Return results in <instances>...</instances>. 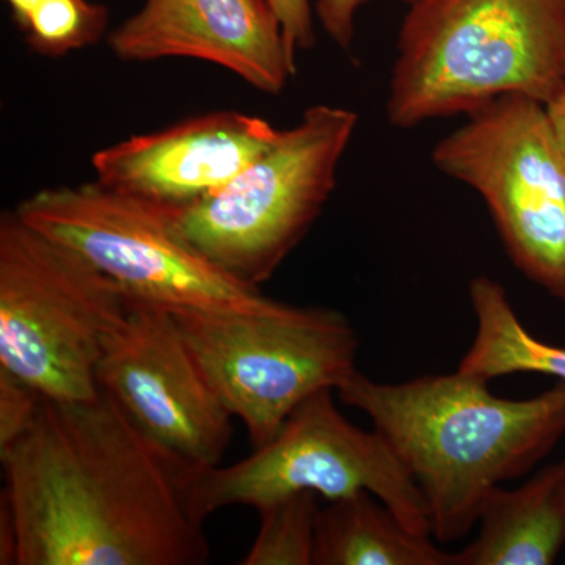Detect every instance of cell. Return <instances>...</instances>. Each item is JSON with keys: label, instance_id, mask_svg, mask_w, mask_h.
Wrapping results in <instances>:
<instances>
[{"label": "cell", "instance_id": "1", "mask_svg": "<svg viewBox=\"0 0 565 565\" xmlns=\"http://www.w3.org/2000/svg\"><path fill=\"white\" fill-rule=\"evenodd\" d=\"M102 392V390H99ZM17 565H202L211 548L182 470L104 392L43 397L0 448Z\"/></svg>", "mask_w": 565, "mask_h": 565}, {"label": "cell", "instance_id": "2", "mask_svg": "<svg viewBox=\"0 0 565 565\" xmlns=\"http://www.w3.org/2000/svg\"><path fill=\"white\" fill-rule=\"evenodd\" d=\"M489 384L460 370L401 384L356 371L338 388L407 468L441 544L470 534L490 494L533 470L565 437L564 382L527 399L497 396Z\"/></svg>", "mask_w": 565, "mask_h": 565}, {"label": "cell", "instance_id": "3", "mask_svg": "<svg viewBox=\"0 0 565 565\" xmlns=\"http://www.w3.org/2000/svg\"><path fill=\"white\" fill-rule=\"evenodd\" d=\"M565 82V0H414L397 36L394 128L468 115L505 95L548 104Z\"/></svg>", "mask_w": 565, "mask_h": 565}, {"label": "cell", "instance_id": "4", "mask_svg": "<svg viewBox=\"0 0 565 565\" xmlns=\"http://www.w3.org/2000/svg\"><path fill=\"white\" fill-rule=\"evenodd\" d=\"M129 310L125 289L79 252L2 212L0 367L50 399H95L104 348Z\"/></svg>", "mask_w": 565, "mask_h": 565}, {"label": "cell", "instance_id": "5", "mask_svg": "<svg viewBox=\"0 0 565 565\" xmlns=\"http://www.w3.org/2000/svg\"><path fill=\"white\" fill-rule=\"evenodd\" d=\"M356 122L348 107L311 106L233 181L172 212L178 233L226 274L259 288L321 215Z\"/></svg>", "mask_w": 565, "mask_h": 565}, {"label": "cell", "instance_id": "6", "mask_svg": "<svg viewBox=\"0 0 565 565\" xmlns=\"http://www.w3.org/2000/svg\"><path fill=\"white\" fill-rule=\"evenodd\" d=\"M207 381L255 448L315 394L356 373L359 334L343 313L267 297L245 310L172 311Z\"/></svg>", "mask_w": 565, "mask_h": 565}, {"label": "cell", "instance_id": "7", "mask_svg": "<svg viewBox=\"0 0 565 565\" xmlns=\"http://www.w3.org/2000/svg\"><path fill=\"white\" fill-rule=\"evenodd\" d=\"M433 161L481 195L516 269L565 305V158L545 104L505 95L479 107Z\"/></svg>", "mask_w": 565, "mask_h": 565}, {"label": "cell", "instance_id": "8", "mask_svg": "<svg viewBox=\"0 0 565 565\" xmlns=\"http://www.w3.org/2000/svg\"><path fill=\"white\" fill-rule=\"evenodd\" d=\"M367 490L415 533L433 535L429 509L407 468L377 430L341 415L332 390L308 397L253 455L188 481L189 509L204 523L228 505H263L299 492L334 501Z\"/></svg>", "mask_w": 565, "mask_h": 565}, {"label": "cell", "instance_id": "9", "mask_svg": "<svg viewBox=\"0 0 565 565\" xmlns=\"http://www.w3.org/2000/svg\"><path fill=\"white\" fill-rule=\"evenodd\" d=\"M14 210L33 228L79 252L136 302L170 311H226L267 299L193 248L178 233L172 212L96 181L41 189Z\"/></svg>", "mask_w": 565, "mask_h": 565}, {"label": "cell", "instance_id": "10", "mask_svg": "<svg viewBox=\"0 0 565 565\" xmlns=\"http://www.w3.org/2000/svg\"><path fill=\"white\" fill-rule=\"evenodd\" d=\"M134 426L189 473L221 465L233 418L170 310L131 300L96 370Z\"/></svg>", "mask_w": 565, "mask_h": 565}, {"label": "cell", "instance_id": "11", "mask_svg": "<svg viewBox=\"0 0 565 565\" xmlns=\"http://www.w3.org/2000/svg\"><path fill=\"white\" fill-rule=\"evenodd\" d=\"M278 134L258 115L211 111L103 148L92 169L107 191L178 212L233 181Z\"/></svg>", "mask_w": 565, "mask_h": 565}, {"label": "cell", "instance_id": "12", "mask_svg": "<svg viewBox=\"0 0 565 565\" xmlns=\"http://www.w3.org/2000/svg\"><path fill=\"white\" fill-rule=\"evenodd\" d=\"M107 41L121 61L196 58L267 95L285 90L297 71L267 0H145Z\"/></svg>", "mask_w": 565, "mask_h": 565}, {"label": "cell", "instance_id": "13", "mask_svg": "<svg viewBox=\"0 0 565 565\" xmlns=\"http://www.w3.org/2000/svg\"><path fill=\"white\" fill-rule=\"evenodd\" d=\"M478 537L457 565H550L565 544V460L514 490L498 487L482 508Z\"/></svg>", "mask_w": 565, "mask_h": 565}, {"label": "cell", "instance_id": "14", "mask_svg": "<svg viewBox=\"0 0 565 565\" xmlns=\"http://www.w3.org/2000/svg\"><path fill=\"white\" fill-rule=\"evenodd\" d=\"M313 565H457L367 490L330 501L316 520Z\"/></svg>", "mask_w": 565, "mask_h": 565}, {"label": "cell", "instance_id": "15", "mask_svg": "<svg viewBox=\"0 0 565 565\" xmlns=\"http://www.w3.org/2000/svg\"><path fill=\"white\" fill-rule=\"evenodd\" d=\"M468 292L478 327L473 344L459 364L462 373L489 382L511 374H544L565 384V349L527 332L501 282L476 277Z\"/></svg>", "mask_w": 565, "mask_h": 565}, {"label": "cell", "instance_id": "16", "mask_svg": "<svg viewBox=\"0 0 565 565\" xmlns=\"http://www.w3.org/2000/svg\"><path fill=\"white\" fill-rule=\"evenodd\" d=\"M256 512L262 523L241 564L313 565L318 494H288Z\"/></svg>", "mask_w": 565, "mask_h": 565}, {"label": "cell", "instance_id": "17", "mask_svg": "<svg viewBox=\"0 0 565 565\" xmlns=\"http://www.w3.org/2000/svg\"><path fill=\"white\" fill-rule=\"evenodd\" d=\"M109 10L90 0H43L21 31L29 46L46 57H62L103 39Z\"/></svg>", "mask_w": 565, "mask_h": 565}, {"label": "cell", "instance_id": "18", "mask_svg": "<svg viewBox=\"0 0 565 565\" xmlns=\"http://www.w3.org/2000/svg\"><path fill=\"white\" fill-rule=\"evenodd\" d=\"M43 397L20 377L0 367V448L17 440L31 426Z\"/></svg>", "mask_w": 565, "mask_h": 565}, {"label": "cell", "instance_id": "19", "mask_svg": "<svg viewBox=\"0 0 565 565\" xmlns=\"http://www.w3.org/2000/svg\"><path fill=\"white\" fill-rule=\"evenodd\" d=\"M281 24L286 46L297 61V52L315 46L316 32L310 0H267Z\"/></svg>", "mask_w": 565, "mask_h": 565}, {"label": "cell", "instance_id": "20", "mask_svg": "<svg viewBox=\"0 0 565 565\" xmlns=\"http://www.w3.org/2000/svg\"><path fill=\"white\" fill-rule=\"evenodd\" d=\"M370 0H318L316 17L341 50L349 51L355 33V17Z\"/></svg>", "mask_w": 565, "mask_h": 565}, {"label": "cell", "instance_id": "21", "mask_svg": "<svg viewBox=\"0 0 565 565\" xmlns=\"http://www.w3.org/2000/svg\"><path fill=\"white\" fill-rule=\"evenodd\" d=\"M17 526L9 503L0 497V565H17Z\"/></svg>", "mask_w": 565, "mask_h": 565}, {"label": "cell", "instance_id": "22", "mask_svg": "<svg viewBox=\"0 0 565 565\" xmlns=\"http://www.w3.org/2000/svg\"><path fill=\"white\" fill-rule=\"evenodd\" d=\"M546 114L552 122L553 132H555L557 143L565 158V82L561 90L556 93L555 98L545 104Z\"/></svg>", "mask_w": 565, "mask_h": 565}, {"label": "cell", "instance_id": "23", "mask_svg": "<svg viewBox=\"0 0 565 565\" xmlns=\"http://www.w3.org/2000/svg\"><path fill=\"white\" fill-rule=\"evenodd\" d=\"M6 2L9 3L14 21H17L20 29H22L25 22H28L29 17L33 13V10H35L43 0H6Z\"/></svg>", "mask_w": 565, "mask_h": 565}, {"label": "cell", "instance_id": "24", "mask_svg": "<svg viewBox=\"0 0 565 565\" xmlns=\"http://www.w3.org/2000/svg\"><path fill=\"white\" fill-rule=\"evenodd\" d=\"M403 2L408 3V6H411V3L414 2V0H403Z\"/></svg>", "mask_w": 565, "mask_h": 565}]
</instances>
